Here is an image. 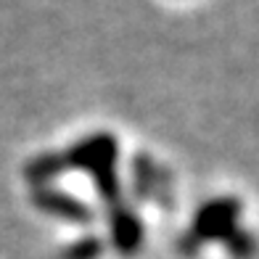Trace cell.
I'll use <instances>...</instances> for the list:
<instances>
[{
    "mask_svg": "<svg viewBox=\"0 0 259 259\" xmlns=\"http://www.w3.org/2000/svg\"><path fill=\"white\" fill-rule=\"evenodd\" d=\"M64 172H66L64 156L53 151V154H40V156H34L32 161H27L24 178H27L34 188H45V185H51L56 178H61Z\"/></svg>",
    "mask_w": 259,
    "mask_h": 259,
    "instance_id": "obj_6",
    "label": "cell"
},
{
    "mask_svg": "<svg viewBox=\"0 0 259 259\" xmlns=\"http://www.w3.org/2000/svg\"><path fill=\"white\" fill-rule=\"evenodd\" d=\"M235 217H238V204L233 198H214V201L204 204L193 217L191 233L183 238V246H198L201 241L211 238H230L235 233Z\"/></svg>",
    "mask_w": 259,
    "mask_h": 259,
    "instance_id": "obj_2",
    "label": "cell"
},
{
    "mask_svg": "<svg viewBox=\"0 0 259 259\" xmlns=\"http://www.w3.org/2000/svg\"><path fill=\"white\" fill-rule=\"evenodd\" d=\"M103 254V241L98 235H82L61 249V259H98Z\"/></svg>",
    "mask_w": 259,
    "mask_h": 259,
    "instance_id": "obj_7",
    "label": "cell"
},
{
    "mask_svg": "<svg viewBox=\"0 0 259 259\" xmlns=\"http://www.w3.org/2000/svg\"><path fill=\"white\" fill-rule=\"evenodd\" d=\"M130 169H133V191H135V196L140 198V201H156L164 209L172 204L169 175L151 156H146V154L133 156Z\"/></svg>",
    "mask_w": 259,
    "mask_h": 259,
    "instance_id": "obj_3",
    "label": "cell"
},
{
    "mask_svg": "<svg viewBox=\"0 0 259 259\" xmlns=\"http://www.w3.org/2000/svg\"><path fill=\"white\" fill-rule=\"evenodd\" d=\"M109 233L114 249L122 256H135L143 246V220L127 204L109 211Z\"/></svg>",
    "mask_w": 259,
    "mask_h": 259,
    "instance_id": "obj_5",
    "label": "cell"
},
{
    "mask_svg": "<svg viewBox=\"0 0 259 259\" xmlns=\"http://www.w3.org/2000/svg\"><path fill=\"white\" fill-rule=\"evenodd\" d=\"M32 204L42 214H51V217L64 220V222H74V225H88V222H93V209L82 198L61 191V188H53V185L34 188Z\"/></svg>",
    "mask_w": 259,
    "mask_h": 259,
    "instance_id": "obj_4",
    "label": "cell"
},
{
    "mask_svg": "<svg viewBox=\"0 0 259 259\" xmlns=\"http://www.w3.org/2000/svg\"><path fill=\"white\" fill-rule=\"evenodd\" d=\"M61 156L66 164V172L77 169V172H85L93 180L96 175L116 167L119 143H116V138L111 133H93L88 138L77 140V143H72V148H66Z\"/></svg>",
    "mask_w": 259,
    "mask_h": 259,
    "instance_id": "obj_1",
    "label": "cell"
}]
</instances>
